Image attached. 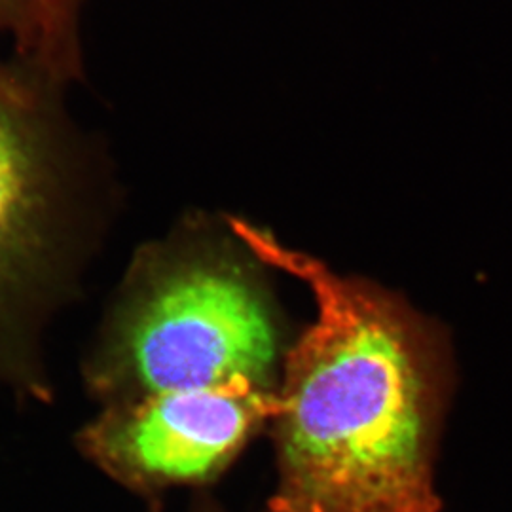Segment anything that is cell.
<instances>
[{
	"label": "cell",
	"mask_w": 512,
	"mask_h": 512,
	"mask_svg": "<svg viewBox=\"0 0 512 512\" xmlns=\"http://www.w3.org/2000/svg\"><path fill=\"white\" fill-rule=\"evenodd\" d=\"M234 236L302 279L317 319L287 351L266 512H440L435 456L450 387L442 330L382 287L334 274L245 220Z\"/></svg>",
	"instance_id": "cell-1"
},
{
	"label": "cell",
	"mask_w": 512,
	"mask_h": 512,
	"mask_svg": "<svg viewBox=\"0 0 512 512\" xmlns=\"http://www.w3.org/2000/svg\"><path fill=\"white\" fill-rule=\"evenodd\" d=\"M281 332L255 268L213 243L152 251L137 264L90 366L107 404L275 387Z\"/></svg>",
	"instance_id": "cell-2"
},
{
	"label": "cell",
	"mask_w": 512,
	"mask_h": 512,
	"mask_svg": "<svg viewBox=\"0 0 512 512\" xmlns=\"http://www.w3.org/2000/svg\"><path fill=\"white\" fill-rule=\"evenodd\" d=\"M78 184L40 86L0 67V378L27 374L29 330L69 272Z\"/></svg>",
	"instance_id": "cell-3"
},
{
	"label": "cell",
	"mask_w": 512,
	"mask_h": 512,
	"mask_svg": "<svg viewBox=\"0 0 512 512\" xmlns=\"http://www.w3.org/2000/svg\"><path fill=\"white\" fill-rule=\"evenodd\" d=\"M279 412L277 387L239 382L215 391L107 404L80 435L105 473L139 492L209 482Z\"/></svg>",
	"instance_id": "cell-4"
},
{
	"label": "cell",
	"mask_w": 512,
	"mask_h": 512,
	"mask_svg": "<svg viewBox=\"0 0 512 512\" xmlns=\"http://www.w3.org/2000/svg\"><path fill=\"white\" fill-rule=\"evenodd\" d=\"M82 0H16L19 50L48 84L80 71L78 12Z\"/></svg>",
	"instance_id": "cell-5"
},
{
	"label": "cell",
	"mask_w": 512,
	"mask_h": 512,
	"mask_svg": "<svg viewBox=\"0 0 512 512\" xmlns=\"http://www.w3.org/2000/svg\"><path fill=\"white\" fill-rule=\"evenodd\" d=\"M16 21V0H0V23Z\"/></svg>",
	"instance_id": "cell-6"
}]
</instances>
